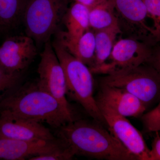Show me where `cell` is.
<instances>
[{"mask_svg": "<svg viewBox=\"0 0 160 160\" xmlns=\"http://www.w3.org/2000/svg\"><path fill=\"white\" fill-rule=\"evenodd\" d=\"M0 137L25 141L57 139L42 123L5 111H0Z\"/></svg>", "mask_w": 160, "mask_h": 160, "instance_id": "11", "label": "cell"}, {"mask_svg": "<svg viewBox=\"0 0 160 160\" xmlns=\"http://www.w3.org/2000/svg\"><path fill=\"white\" fill-rule=\"evenodd\" d=\"M69 0H29L23 15L26 34L46 43L58 32L69 8Z\"/></svg>", "mask_w": 160, "mask_h": 160, "instance_id": "4", "label": "cell"}, {"mask_svg": "<svg viewBox=\"0 0 160 160\" xmlns=\"http://www.w3.org/2000/svg\"><path fill=\"white\" fill-rule=\"evenodd\" d=\"M74 157L69 149L64 146L51 152L33 157L30 160H68Z\"/></svg>", "mask_w": 160, "mask_h": 160, "instance_id": "22", "label": "cell"}, {"mask_svg": "<svg viewBox=\"0 0 160 160\" xmlns=\"http://www.w3.org/2000/svg\"><path fill=\"white\" fill-rule=\"evenodd\" d=\"M149 64L157 70L160 74V46H153L152 53Z\"/></svg>", "mask_w": 160, "mask_h": 160, "instance_id": "24", "label": "cell"}, {"mask_svg": "<svg viewBox=\"0 0 160 160\" xmlns=\"http://www.w3.org/2000/svg\"><path fill=\"white\" fill-rule=\"evenodd\" d=\"M89 9L78 2H73L68 8L63 22L66 31H59L57 38L62 44L74 42L90 29Z\"/></svg>", "mask_w": 160, "mask_h": 160, "instance_id": "14", "label": "cell"}, {"mask_svg": "<svg viewBox=\"0 0 160 160\" xmlns=\"http://www.w3.org/2000/svg\"><path fill=\"white\" fill-rule=\"evenodd\" d=\"M89 28L94 31L119 27L114 8L109 0L89 9Z\"/></svg>", "mask_w": 160, "mask_h": 160, "instance_id": "18", "label": "cell"}, {"mask_svg": "<svg viewBox=\"0 0 160 160\" xmlns=\"http://www.w3.org/2000/svg\"><path fill=\"white\" fill-rule=\"evenodd\" d=\"M159 132H155V136L152 143L150 149V160H160V134Z\"/></svg>", "mask_w": 160, "mask_h": 160, "instance_id": "23", "label": "cell"}, {"mask_svg": "<svg viewBox=\"0 0 160 160\" xmlns=\"http://www.w3.org/2000/svg\"><path fill=\"white\" fill-rule=\"evenodd\" d=\"M40 88L57 99L69 113L77 117L66 99V83L62 67L50 41L45 44L38 68Z\"/></svg>", "mask_w": 160, "mask_h": 160, "instance_id": "8", "label": "cell"}, {"mask_svg": "<svg viewBox=\"0 0 160 160\" xmlns=\"http://www.w3.org/2000/svg\"><path fill=\"white\" fill-rule=\"evenodd\" d=\"M57 130V136L74 156L106 160H138L109 129L93 121L78 119Z\"/></svg>", "mask_w": 160, "mask_h": 160, "instance_id": "1", "label": "cell"}, {"mask_svg": "<svg viewBox=\"0 0 160 160\" xmlns=\"http://www.w3.org/2000/svg\"><path fill=\"white\" fill-rule=\"evenodd\" d=\"M98 105L109 131L138 160H150V149L141 132L126 117L105 105Z\"/></svg>", "mask_w": 160, "mask_h": 160, "instance_id": "9", "label": "cell"}, {"mask_svg": "<svg viewBox=\"0 0 160 160\" xmlns=\"http://www.w3.org/2000/svg\"><path fill=\"white\" fill-rule=\"evenodd\" d=\"M40 123L57 129L78 119L55 98L40 88L37 82L16 88L0 102V111Z\"/></svg>", "mask_w": 160, "mask_h": 160, "instance_id": "2", "label": "cell"}, {"mask_svg": "<svg viewBox=\"0 0 160 160\" xmlns=\"http://www.w3.org/2000/svg\"><path fill=\"white\" fill-rule=\"evenodd\" d=\"M153 46L132 38L120 39L115 43L108 60L93 73L110 74L148 63Z\"/></svg>", "mask_w": 160, "mask_h": 160, "instance_id": "6", "label": "cell"}, {"mask_svg": "<svg viewBox=\"0 0 160 160\" xmlns=\"http://www.w3.org/2000/svg\"><path fill=\"white\" fill-rule=\"evenodd\" d=\"M107 0H74L75 2L81 3L88 7L89 9L106 2Z\"/></svg>", "mask_w": 160, "mask_h": 160, "instance_id": "25", "label": "cell"}, {"mask_svg": "<svg viewBox=\"0 0 160 160\" xmlns=\"http://www.w3.org/2000/svg\"><path fill=\"white\" fill-rule=\"evenodd\" d=\"M155 108L142 116L144 130L146 132L160 131V99Z\"/></svg>", "mask_w": 160, "mask_h": 160, "instance_id": "21", "label": "cell"}, {"mask_svg": "<svg viewBox=\"0 0 160 160\" xmlns=\"http://www.w3.org/2000/svg\"><path fill=\"white\" fill-rule=\"evenodd\" d=\"M62 45L74 57L88 66L89 69L93 66L96 46L93 30L89 29L74 42Z\"/></svg>", "mask_w": 160, "mask_h": 160, "instance_id": "17", "label": "cell"}, {"mask_svg": "<svg viewBox=\"0 0 160 160\" xmlns=\"http://www.w3.org/2000/svg\"><path fill=\"white\" fill-rule=\"evenodd\" d=\"M152 21V38L153 44L160 43V0H142Z\"/></svg>", "mask_w": 160, "mask_h": 160, "instance_id": "19", "label": "cell"}, {"mask_svg": "<svg viewBox=\"0 0 160 160\" xmlns=\"http://www.w3.org/2000/svg\"><path fill=\"white\" fill-rule=\"evenodd\" d=\"M64 145L54 140L25 141L0 137V159L22 160L51 152Z\"/></svg>", "mask_w": 160, "mask_h": 160, "instance_id": "12", "label": "cell"}, {"mask_svg": "<svg viewBox=\"0 0 160 160\" xmlns=\"http://www.w3.org/2000/svg\"><path fill=\"white\" fill-rule=\"evenodd\" d=\"M100 85L125 89L147 107L160 99V74L149 63L106 75L100 79Z\"/></svg>", "mask_w": 160, "mask_h": 160, "instance_id": "5", "label": "cell"}, {"mask_svg": "<svg viewBox=\"0 0 160 160\" xmlns=\"http://www.w3.org/2000/svg\"><path fill=\"white\" fill-rule=\"evenodd\" d=\"M35 41L28 36L7 38L0 46V65L12 73H21L37 55Z\"/></svg>", "mask_w": 160, "mask_h": 160, "instance_id": "10", "label": "cell"}, {"mask_svg": "<svg viewBox=\"0 0 160 160\" xmlns=\"http://www.w3.org/2000/svg\"><path fill=\"white\" fill-rule=\"evenodd\" d=\"M114 8L118 25L127 38L143 41L154 46L150 19L142 0H109Z\"/></svg>", "mask_w": 160, "mask_h": 160, "instance_id": "7", "label": "cell"}, {"mask_svg": "<svg viewBox=\"0 0 160 160\" xmlns=\"http://www.w3.org/2000/svg\"><path fill=\"white\" fill-rule=\"evenodd\" d=\"M29 0H0V31L7 32L22 22Z\"/></svg>", "mask_w": 160, "mask_h": 160, "instance_id": "16", "label": "cell"}, {"mask_svg": "<svg viewBox=\"0 0 160 160\" xmlns=\"http://www.w3.org/2000/svg\"><path fill=\"white\" fill-rule=\"evenodd\" d=\"M52 46L65 73L66 95L82 106L93 120L107 126L93 96L94 80L89 67L72 55L57 38Z\"/></svg>", "mask_w": 160, "mask_h": 160, "instance_id": "3", "label": "cell"}, {"mask_svg": "<svg viewBox=\"0 0 160 160\" xmlns=\"http://www.w3.org/2000/svg\"><path fill=\"white\" fill-rule=\"evenodd\" d=\"M95 52L93 66L90 68L93 74L109 58L119 34H122L118 27L94 31Z\"/></svg>", "mask_w": 160, "mask_h": 160, "instance_id": "15", "label": "cell"}, {"mask_svg": "<svg viewBox=\"0 0 160 160\" xmlns=\"http://www.w3.org/2000/svg\"><path fill=\"white\" fill-rule=\"evenodd\" d=\"M21 73L9 72L0 65V102L18 86Z\"/></svg>", "mask_w": 160, "mask_h": 160, "instance_id": "20", "label": "cell"}, {"mask_svg": "<svg viewBox=\"0 0 160 160\" xmlns=\"http://www.w3.org/2000/svg\"><path fill=\"white\" fill-rule=\"evenodd\" d=\"M96 100L98 104L108 106L126 118L138 117L147 108L139 99L125 89L106 85H101Z\"/></svg>", "mask_w": 160, "mask_h": 160, "instance_id": "13", "label": "cell"}]
</instances>
